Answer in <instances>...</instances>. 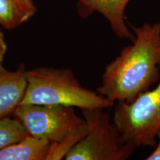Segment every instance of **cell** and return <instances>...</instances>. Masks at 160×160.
Here are the masks:
<instances>
[{"label": "cell", "instance_id": "cell-11", "mask_svg": "<svg viewBox=\"0 0 160 160\" xmlns=\"http://www.w3.org/2000/svg\"><path fill=\"white\" fill-rule=\"evenodd\" d=\"M146 160H160V129L157 134V145L153 151L145 158Z\"/></svg>", "mask_w": 160, "mask_h": 160}, {"label": "cell", "instance_id": "cell-3", "mask_svg": "<svg viewBox=\"0 0 160 160\" xmlns=\"http://www.w3.org/2000/svg\"><path fill=\"white\" fill-rule=\"evenodd\" d=\"M87 133L65 160H125L137 149L127 142L105 108L82 110Z\"/></svg>", "mask_w": 160, "mask_h": 160}, {"label": "cell", "instance_id": "cell-5", "mask_svg": "<svg viewBox=\"0 0 160 160\" xmlns=\"http://www.w3.org/2000/svg\"><path fill=\"white\" fill-rule=\"evenodd\" d=\"M29 135L58 143L85 123L73 107L62 105L21 104L13 112Z\"/></svg>", "mask_w": 160, "mask_h": 160}, {"label": "cell", "instance_id": "cell-8", "mask_svg": "<svg viewBox=\"0 0 160 160\" xmlns=\"http://www.w3.org/2000/svg\"><path fill=\"white\" fill-rule=\"evenodd\" d=\"M51 146L47 140L28 134L0 150V160H47Z\"/></svg>", "mask_w": 160, "mask_h": 160}, {"label": "cell", "instance_id": "cell-12", "mask_svg": "<svg viewBox=\"0 0 160 160\" xmlns=\"http://www.w3.org/2000/svg\"><path fill=\"white\" fill-rule=\"evenodd\" d=\"M7 52V44H6L5 35L0 28V63H3L5 56Z\"/></svg>", "mask_w": 160, "mask_h": 160}, {"label": "cell", "instance_id": "cell-6", "mask_svg": "<svg viewBox=\"0 0 160 160\" xmlns=\"http://www.w3.org/2000/svg\"><path fill=\"white\" fill-rule=\"evenodd\" d=\"M131 0H77V11L81 17L99 13L108 21L114 34L121 39H134L125 19V9Z\"/></svg>", "mask_w": 160, "mask_h": 160}, {"label": "cell", "instance_id": "cell-7", "mask_svg": "<svg viewBox=\"0 0 160 160\" xmlns=\"http://www.w3.org/2000/svg\"><path fill=\"white\" fill-rule=\"evenodd\" d=\"M25 65L10 71L0 63V119L11 117L25 97L27 77Z\"/></svg>", "mask_w": 160, "mask_h": 160}, {"label": "cell", "instance_id": "cell-1", "mask_svg": "<svg viewBox=\"0 0 160 160\" xmlns=\"http://www.w3.org/2000/svg\"><path fill=\"white\" fill-rule=\"evenodd\" d=\"M134 39L105 66L97 91L113 103L131 102L160 79V22L134 26Z\"/></svg>", "mask_w": 160, "mask_h": 160}, {"label": "cell", "instance_id": "cell-9", "mask_svg": "<svg viewBox=\"0 0 160 160\" xmlns=\"http://www.w3.org/2000/svg\"><path fill=\"white\" fill-rule=\"evenodd\" d=\"M33 0H0V26L6 30L20 27L35 15Z\"/></svg>", "mask_w": 160, "mask_h": 160}, {"label": "cell", "instance_id": "cell-10", "mask_svg": "<svg viewBox=\"0 0 160 160\" xmlns=\"http://www.w3.org/2000/svg\"><path fill=\"white\" fill-rule=\"evenodd\" d=\"M28 135L26 129L16 117L0 119V150L19 141Z\"/></svg>", "mask_w": 160, "mask_h": 160}, {"label": "cell", "instance_id": "cell-4", "mask_svg": "<svg viewBox=\"0 0 160 160\" xmlns=\"http://www.w3.org/2000/svg\"><path fill=\"white\" fill-rule=\"evenodd\" d=\"M112 120L124 139L136 148L155 147L160 129V79L131 102H117Z\"/></svg>", "mask_w": 160, "mask_h": 160}, {"label": "cell", "instance_id": "cell-2", "mask_svg": "<svg viewBox=\"0 0 160 160\" xmlns=\"http://www.w3.org/2000/svg\"><path fill=\"white\" fill-rule=\"evenodd\" d=\"M26 77L27 88L21 104L62 105L81 111L109 108L114 104L97 91L83 87L69 68H37L27 70Z\"/></svg>", "mask_w": 160, "mask_h": 160}]
</instances>
